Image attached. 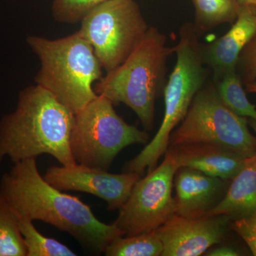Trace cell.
<instances>
[{
  "label": "cell",
  "mask_w": 256,
  "mask_h": 256,
  "mask_svg": "<svg viewBox=\"0 0 256 256\" xmlns=\"http://www.w3.org/2000/svg\"><path fill=\"white\" fill-rule=\"evenodd\" d=\"M0 195L18 216L53 226L94 254H104L114 239L124 236L114 223L100 222L80 198L50 184L38 172L36 159L14 163L2 176Z\"/></svg>",
  "instance_id": "6da1fadb"
},
{
  "label": "cell",
  "mask_w": 256,
  "mask_h": 256,
  "mask_svg": "<svg viewBox=\"0 0 256 256\" xmlns=\"http://www.w3.org/2000/svg\"><path fill=\"white\" fill-rule=\"evenodd\" d=\"M74 120L73 111L46 89L25 88L15 110L0 120V162L48 154L64 166L76 164L70 150Z\"/></svg>",
  "instance_id": "7a4b0ae2"
},
{
  "label": "cell",
  "mask_w": 256,
  "mask_h": 256,
  "mask_svg": "<svg viewBox=\"0 0 256 256\" xmlns=\"http://www.w3.org/2000/svg\"><path fill=\"white\" fill-rule=\"evenodd\" d=\"M166 42L164 33L150 26L127 60L94 85L97 95L132 109L148 130L154 126L156 100L164 92L168 60L174 53Z\"/></svg>",
  "instance_id": "3957f363"
},
{
  "label": "cell",
  "mask_w": 256,
  "mask_h": 256,
  "mask_svg": "<svg viewBox=\"0 0 256 256\" xmlns=\"http://www.w3.org/2000/svg\"><path fill=\"white\" fill-rule=\"evenodd\" d=\"M26 42L40 62L36 85L75 114L97 97L94 84L102 78V68L94 48L78 31L56 40L32 35Z\"/></svg>",
  "instance_id": "277c9868"
},
{
  "label": "cell",
  "mask_w": 256,
  "mask_h": 256,
  "mask_svg": "<svg viewBox=\"0 0 256 256\" xmlns=\"http://www.w3.org/2000/svg\"><path fill=\"white\" fill-rule=\"evenodd\" d=\"M174 47L176 62L163 92L162 122L153 139L126 164V172L141 174L146 169L150 172L156 168L160 158L168 150L172 132L181 124L195 96L205 85L206 72L202 44L194 24H182L180 30V40Z\"/></svg>",
  "instance_id": "5b68a950"
},
{
  "label": "cell",
  "mask_w": 256,
  "mask_h": 256,
  "mask_svg": "<svg viewBox=\"0 0 256 256\" xmlns=\"http://www.w3.org/2000/svg\"><path fill=\"white\" fill-rule=\"evenodd\" d=\"M114 106L98 95L75 114L70 150L78 164L108 170L126 146L149 141L148 132L126 122Z\"/></svg>",
  "instance_id": "8992f818"
},
{
  "label": "cell",
  "mask_w": 256,
  "mask_h": 256,
  "mask_svg": "<svg viewBox=\"0 0 256 256\" xmlns=\"http://www.w3.org/2000/svg\"><path fill=\"white\" fill-rule=\"evenodd\" d=\"M192 142L218 144L245 158L256 153V137L249 130L247 118L224 104L214 82L198 90L184 118L170 136V146Z\"/></svg>",
  "instance_id": "52a82bcc"
},
{
  "label": "cell",
  "mask_w": 256,
  "mask_h": 256,
  "mask_svg": "<svg viewBox=\"0 0 256 256\" xmlns=\"http://www.w3.org/2000/svg\"><path fill=\"white\" fill-rule=\"evenodd\" d=\"M79 34L94 48L106 73L124 63L142 41L148 26L136 0H110L80 21Z\"/></svg>",
  "instance_id": "ba28073f"
},
{
  "label": "cell",
  "mask_w": 256,
  "mask_h": 256,
  "mask_svg": "<svg viewBox=\"0 0 256 256\" xmlns=\"http://www.w3.org/2000/svg\"><path fill=\"white\" fill-rule=\"evenodd\" d=\"M178 170L168 151L159 166L138 180L114 222L122 235L152 232L175 214L172 188Z\"/></svg>",
  "instance_id": "9c48e42d"
},
{
  "label": "cell",
  "mask_w": 256,
  "mask_h": 256,
  "mask_svg": "<svg viewBox=\"0 0 256 256\" xmlns=\"http://www.w3.org/2000/svg\"><path fill=\"white\" fill-rule=\"evenodd\" d=\"M44 178L60 191L85 192L106 202L109 210H120L134 184L140 178L136 172L112 174L108 170L76 163L70 166H52Z\"/></svg>",
  "instance_id": "30bf717a"
},
{
  "label": "cell",
  "mask_w": 256,
  "mask_h": 256,
  "mask_svg": "<svg viewBox=\"0 0 256 256\" xmlns=\"http://www.w3.org/2000/svg\"><path fill=\"white\" fill-rule=\"evenodd\" d=\"M224 215L188 218L174 214L156 229L163 244L162 256H198L220 244L228 230Z\"/></svg>",
  "instance_id": "8fae6325"
},
{
  "label": "cell",
  "mask_w": 256,
  "mask_h": 256,
  "mask_svg": "<svg viewBox=\"0 0 256 256\" xmlns=\"http://www.w3.org/2000/svg\"><path fill=\"white\" fill-rule=\"evenodd\" d=\"M229 181L198 170L178 168L174 178L175 214L188 218L206 216L222 201Z\"/></svg>",
  "instance_id": "7c38bea8"
},
{
  "label": "cell",
  "mask_w": 256,
  "mask_h": 256,
  "mask_svg": "<svg viewBox=\"0 0 256 256\" xmlns=\"http://www.w3.org/2000/svg\"><path fill=\"white\" fill-rule=\"evenodd\" d=\"M256 34V8L240 5L236 20L228 32L208 44H202L204 62L213 70L214 82L236 70L240 53Z\"/></svg>",
  "instance_id": "4fadbf2b"
},
{
  "label": "cell",
  "mask_w": 256,
  "mask_h": 256,
  "mask_svg": "<svg viewBox=\"0 0 256 256\" xmlns=\"http://www.w3.org/2000/svg\"><path fill=\"white\" fill-rule=\"evenodd\" d=\"M178 168L198 170L205 174L232 180L242 169L246 158L212 143H183L170 146Z\"/></svg>",
  "instance_id": "5bb4252c"
},
{
  "label": "cell",
  "mask_w": 256,
  "mask_h": 256,
  "mask_svg": "<svg viewBox=\"0 0 256 256\" xmlns=\"http://www.w3.org/2000/svg\"><path fill=\"white\" fill-rule=\"evenodd\" d=\"M230 181L222 201L206 216L224 215L236 220L256 214V153L246 158Z\"/></svg>",
  "instance_id": "9a60e30c"
},
{
  "label": "cell",
  "mask_w": 256,
  "mask_h": 256,
  "mask_svg": "<svg viewBox=\"0 0 256 256\" xmlns=\"http://www.w3.org/2000/svg\"><path fill=\"white\" fill-rule=\"evenodd\" d=\"M195 8L194 26L198 34L222 24H233L240 4L238 0H191Z\"/></svg>",
  "instance_id": "2e32d148"
},
{
  "label": "cell",
  "mask_w": 256,
  "mask_h": 256,
  "mask_svg": "<svg viewBox=\"0 0 256 256\" xmlns=\"http://www.w3.org/2000/svg\"><path fill=\"white\" fill-rule=\"evenodd\" d=\"M163 249L162 242L154 230L117 237L106 247L104 254L107 256H159L162 254Z\"/></svg>",
  "instance_id": "e0dca14e"
},
{
  "label": "cell",
  "mask_w": 256,
  "mask_h": 256,
  "mask_svg": "<svg viewBox=\"0 0 256 256\" xmlns=\"http://www.w3.org/2000/svg\"><path fill=\"white\" fill-rule=\"evenodd\" d=\"M18 218L20 232L26 246V256H76L62 242L40 233L34 225L33 220L20 216Z\"/></svg>",
  "instance_id": "ac0fdd59"
},
{
  "label": "cell",
  "mask_w": 256,
  "mask_h": 256,
  "mask_svg": "<svg viewBox=\"0 0 256 256\" xmlns=\"http://www.w3.org/2000/svg\"><path fill=\"white\" fill-rule=\"evenodd\" d=\"M237 70L226 74L215 82L217 92L226 106L236 114L256 120V106L248 99Z\"/></svg>",
  "instance_id": "d6986e66"
},
{
  "label": "cell",
  "mask_w": 256,
  "mask_h": 256,
  "mask_svg": "<svg viewBox=\"0 0 256 256\" xmlns=\"http://www.w3.org/2000/svg\"><path fill=\"white\" fill-rule=\"evenodd\" d=\"M0 256H26V248L14 210L0 195Z\"/></svg>",
  "instance_id": "ffe728a7"
},
{
  "label": "cell",
  "mask_w": 256,
  "mask_h": 256,
  "mask_svg": "<svg viewBox=\"0 0 256 256\" xmlns=\"http://www.w3.org/2000/svg\"><path fill=\"white\" fill-rule=\"evenodd\" d=\"M110 0H54L52 16L58 22L74 24L94 8Z\"/></svg>",
  "instance_id": "44dd1931"
},
{
  "label": "cell",
  "mask_w": 256,
  "mask_h": 256,
  "mask_svg": "<svg viewBox=\"0 0 256 256\" xmlns=\"http://www.w3.org/2000/svg\"><path fill=\"white\" fill-rule=\"evenodd\" d=\"M236 70L242 84L256 80V34L240 53Z\"/></svg>",
  "instance_id": "7402d4cb"
},
{
  "label": "cell",
  "mask_w": 256,
  "mask_h": 256,
  "mask_svg": "<svg viewBox=\"0 0 256 256\" xmlns=\"http://www.w3.org/2000/svg\"><path fill=\"white\" fill-rule=\"evenodd\" d=\"M230 227L244 239L252 255L256 256V214L234 220Z\"/></svg>",
  "instance_id": "603a6c76"
},
{
  "label": "cell",
  "mask_w": 256,
  "mask_h": 256,
  "mask_svg": "<svg viewBox=\"0 0 256 256\" xmlns=\"http://www.w3.org/2000/svg\"><path fill=\"white\" fill-rule=\"evenodd\" d=\"M238 255V252L235 249L228 246L216 248L213 250L208 252L206 254V256H236Z\"/></svg>",
  "instance_id": "cb8c5ba5"
},
{
  "label": "cell",
  "mask_w": 256,
  "mask_h": 256,
  "mask_svg": "<svg viewBox=\"0 0 256 256\" xmlns=\"http://www.w3.org/2000/svg\"><path fill=\"white\" fill-rule=\"evenodd\" d=\"M240 5L254 6L256 8V0H238Z\"/></svg>",
  "instance_id": "d4e9b609"
},
{
  "label": "cell",
  "mask_w": 256,
  "mask_h": 256,
  "mask_svg": "<svg viewBox=\"0 0 256 256\" xmlns=\"http://www.w3.org/2000/svg\"><path fill=\"white\" fill-rule=\"evenodd\" d=\"M246 86L248 92L256 94V80L246 84Z\"/></svg>",
  "instance_id": "484cf974"
},
{
  "label": "cell",
  "mask_w": 256,
  "mask_h": 256,
  "mask_svg": "<svg viewBox=\"0 0 256 256\" xmlns=\"http://www.w3.org/2000/svg\"><path fill=\"white\" fill-rule=\"evenodd\" d=\"M250 126H252V129H254V130L255 131V132L256 134V120L250 119Z\"/></svg>",
  "instance_id": "4316f807"
}]
</instances>
